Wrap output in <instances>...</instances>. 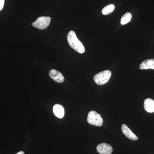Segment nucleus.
Here are the masks:
<instances>
[{
	"label": "nucleus",
	"mask_w": 154,
	"mask_h": 154,
	"mask_svg": "<svg viewBox=\"0 0 154 154\" xmlns=\"http://www.w3.org/2000/svg\"><path fill=\"white\" fill-rule=\"evenodd\" d=\"M67 40L70 47L77 52L80 54L85 53V46L78 39L74 31L71 30L69 32L67 35Z\"/></svg>",
	"instance_id": "obj_1"
},
{
	"label": "nucleus",
	"mask_w": 154,
	"mask_h": 154,
	"mask_svg": "<svg viewBox=\"0 0 154 154\" xmlns=\"http://www.w3.org/2000/svg\"><path fill=\"white\" fill-rule=\"evenodd\" d=\"M111 72L110 70H105L100 72L94 76V80L95 82L99 85H105L110 80Z\"/></svg>",
	"instance_id": "obj_2"
},
{
	"label": "nucleus",
	"mask_w": 154,
	"mask_h": 154,
	"mask_svg": "<svg viewBox=\"0 0 154 154\" xmlns=\"http://www.w3.org/2000/svg\"><path fill=\"white\" fill-rule=\"evenodd\" d=\"M88 123L96 126H101L103 124V120L102 116L95 111H91L88 113Z\"/></svg>",
	"instance_id": "obj_3"
},
{
	"label": "nucleus",
	"mask_w": 154,
	"mask_h": 154,
	"mask_svg": "<svg viewBox=\"0 0 154 154\" xmlns=\"http://www.w3.org/2000/svg\"><path fill=\"white\" fill-rule=\"evenodd\" d=\"M51 21L50 17H42L36 19L35 22L32 23V26L34 28L39 30H43L48 27Z\"/></svg>",
	"instance_id": "obj_4"
},
{
	"label": "nucleus",
	"mask_w": 154,
	"mask_h": 154,
	"mask_svg": "<svg viewBox=\"0 0 154 154\" xmlns=\"http://www.w3.org/2000/svg\"><path fill=\"white\" fill-rule=\"evenodd\" d=\"M97 151L100 154H111L113 152V148L110 145L102 143L98 145Z\"/></svg>",
	"instance_id": "obj_5"
},
{
	"label": "nucleus",
	"mask_w": 154,
	"mask_h": 154,
	"mask_svg": "<svg viewBox=\"0 0 154 154\" xmlns=\"http://www.w3.org/2000/svg\"><path fill=\"white\" fill-rule=\"evenodd\" d=\"M49 75L51 79L57 82L62 83L64 81L63 75L56 70H51L49 72Z\"/></svg>",
	"instance_id": "obj_6"
},
{
	"label": "nucleus",
	"mask_w": 154,
	"mask_h": 154,
	"mask_svg": "<svg viewBox=\"0 0 154 154\" xmlns=\"http://www.w3.org/2000/svg\"><path fill=\"white\" fill-rule=\"evenodd\" d=\"M122 131L123 134L129 139L134 141L137 140L138 139L137 137L131 131V130L126 125H122Z\"/></svg>",
	"instance_id": "obj_7"
},
{
	"label": "nucleus",
	"mask_w": 154,
	"mask_h": 154,
	"mask_svg": "<svg viewBox=\"0 0 154 154\" xmlns=\"http://www.w3.org/2000/svg\"><path fill=\"white\" fill-rule=\"evenodd\" d=\"M53 112L54 115L59 118H63L64 115V109L59 104H56L54 106Z\"/></svg>",
	"instance_id": "obj_8"
},
{
	"label": "nucleus",
	"mask_w": 154,
	"mask_h": 154,
	"mask_svg": "<svg viewBox=\"0 0 154 154\" xmlns=\"http://www.w3.org/2000/svg\"><path fill=\"white\" fill-rule=\"evenodd\" d=\"M145 110L149 113L154 112V101L153 99L148 98L145 100L144 102Z\"/></svg>",
	"instance_id": "obj_9"
},
{
	"label": "nucleus",
	"mask_w": 154,
	"mask_h": 154,
	"mask_svg": "<svg viewBox=\"0 0 154 154\" xmlns=\"http://www.w3.org/2000/svg\"><path fill=\"white\" fill-rule=\"evenodd\" d=\"M140 69H154V59L146 60L144 61L140 66Z\"/></svg>",
	"instance_id": "obj_10"
},
{
	"label": "nucleus",
	"mask_w": 154,
	"mask_h": 154,
	"mask_svg": "<svg viewBox=\"0 0 154 154\" xmlns=\"http://www.w3.org/2000/svg\"><path fill=\"white\" fill-rule=\"evenodd\" d=\"M132 15L129 13H127L122 17L120 23L122 25H125L130 22Z\"/></svg>",
	"instance_id": "obj_11"
},
{
	"label": "nucleus",
	"mask_w": 154,
	"mask_h": 154,
	"mask_svg": "<svg viewBox=\"0 0 154 154\" xmlns=\"http://www.w3.org/2000/svg\"><path fill=\"white\" fill-rule=\"evenodd\" d=\"M115 6L113 4L108 5L105 7L102 10V14L104 15H107L111 14L114 11Z\"/></svg>",
	"instance_id": "obj_12"
},
{
	"label": "nucleus",
	"mask_w": 154,
	"mask_h": 154,
	"mask_svg": "<svg viewBox=\"0 0 154 154\" xmlns=\"http://www.w3.org/2000/svg\"><path fill=\"white\" fill-rule=\"evenodd\" d=\"M5 0H0V11L2 10L4 7Z\"/></svg>",
	"instance_id": "obj_13"
},
{
	"label": "nucleus",
	"mask_w": 154,
	"mask_h": 154,
	"mask_svg": "<svg viewBox=\"0 0 154 154\" xmlns=\"http://www.w3.org/2000/svg\"><path fill=\"white\" fill-rule=\"evenodd\" d=\"M16 154H25V153H24L23 151H20Z\"/></svg>",
	"instance_id": "obj_14"
}]
</instances>
